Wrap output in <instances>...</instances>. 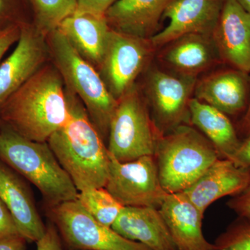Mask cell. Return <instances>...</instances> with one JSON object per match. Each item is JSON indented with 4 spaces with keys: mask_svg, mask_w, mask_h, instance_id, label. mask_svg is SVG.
<instances>
[{
    "mask_svg": "<svg viewBox=\"0 0 250 250\" xmlns=\"http://www.w3.org/2000/svg\"><path fill=\"white\" fill-rule=\"evenodd\" d=\"M70 116L63 80L54 65H44L0 108L1 125L36 142H47Z\"/></svg>",
    "mask_w": 250,
    "mask_h": 250,
    "instance_id": "obj_1",
    "label": "cell"
},
{
    "mask_svg": "<svg viewBox=\"0 0 250 250\" xmlns=\"http://www.w3.org/2000/svg\"><path fill=\"white\" fill-rule=\"evenodd\" d=\"M70 116L47 143L79 192L105 187L110 155L83 104L65 88Z\"/></svg>",
    "mask_w": 250,
    "mask_h": 250,
    "instance_id": "obj_2",
    "label": "cell"
},
{
    "mask_svg": "<svg viewBox=\"0 0 250 250\" xmlns=\"http://www.w3.org/2000/svg\"><path fill=\"white\" fill-rule=\"evenodd\" d=\"M0 161L34 184L52 208L78 198L80 192L47 142L31 141L1 125Z\"/></svg>",
    "mask_w": 250,
    "mask_h": 250,
    "instance_id": "obj_3",
    "label": "cell"
},
{
    "mask_svg": "<svg viewBox=\"0 0 250 250\" xmlns=\"http://www.w3.org/2000/svg\"><path fill=\"white\" fill-rule=\"evenodd\" d=\"M49 54L65 88L76 95L103 139L118 104L96 68L85 60L57 29L47 36Z\"/></svg>",
    "mask_w": 250,
    "mask_h": 250,
    "instance_id": "obj_4",
    "label": "cell"
},
{
    "mask_svg": "<svg viewBox=\"0 0 250 250\" xmlns=\"http://www.w3.org/2000/svg\"><path fill=\"white\" fill-rule=\"evenodd\" d=\"M154 157L161 185L168 194L184 191L220 158L213 144L190 125L162 135Z\"/></svg>",
    "mask_w": 250,
    "mask_h": 250,
    "instance_id": "obj_5",
    "label": "cell"
},
{
    "mask_svg": "<svg viewBox=\"0 0 250 250\" xmlns=\"http://www.w3.org/2000/svg\"><path fill=\"white\" fill-rule=\"evenodd\" d=\"M161 136L146 98L134 85L118 100L108 131L110 155L121 162L154 156Z\"/></svg>",
    "mask_w": 250,
    "mask_h": 250,
    "instance_id": "obj_6",
    "label": "cell"
},
{
    "mask_svg": "<svg viewBox=\"0 0 250 250\" xmlns=\"http://www.w3.org/2000/svg\"><path fill=\"white\" fill-rule=\"evenodd\" d=\"M198 79L177 75L154 67L145 85L151 116L161 134L190 124L189 104Z\"/></svg>",
    "mask_w": 250,
    "mask_h": 250,
    "instance_id": "obj_7",
    "label": "cell"
},
{
    "mask_svg": "<svg viewBox=\"0 0 250 250\" xmlns=\"http://www.w3.org/2000/svg\"><path fill=\"white\" fill-rule=\"evenodd\" d=\"M110 155V154H109ZM105 188L123 207L159 208L168 193L161 185L154 156L121 162L110 155Z\"/></svg>",
    "mask_w": 250,
    "mask_h": 250,
    "instance_id": "obj_8",
    "label": "cell"
},
{
    "mask_svg": "<svg viewBox=\"0 0 250 250\" xmlns=\"http://www.w3.org/2000/svg\"><path fill=\"white\" fill-rule=\"evenodd\" d=\"M150 39L111 29L98 71L111 95L121 98L135 85L155 50Z\"/></svg>",
    "mask_w": 250,
    "mask_h": 250,
    "instance_id": "obj_9",
    "label": "cell"
},
{
    "mask_svg": "<svg viewBox=\"0 0 250 250\" xmlns=\"http://www.w3.org/2000/svg\"><path fill=\"white\" fill-rule=\"evenodd\" d=\"M52 218L67 246L81 250H151L97 222L78 200L52 208Z\"/></svg>",
    "mask_w": 250,
    "mask_h": 250,
    "instance_id": "obj_10",
    "label": "cell"
},
{
    "mask_svg": "<svg viewBox=\"0 0 250 250\" xmlns=\"http://www.w3.org/2000/svg\"><path fill=\"white\" fill-rule=\"evenodd\" d=\"M16 43L9 57L0 62V108L45 65L50 55L47 36L36 25L22 22Z\"/></svg>",
    "mask_w": 250,
    "mask_h": 250,
    "instance_id": "obj_11",
    "label": "cell"
},
{
    "mask_svg": "<svg viewBox=\"0 0 250 250\" xmlns=\"http://www.w3.org/2000/svg\"><path fill=\"white\" fill-rule=\"evenodd\" d=\"M225 0H174L163 18L168 24L152 36L154 48H161L171 41L188 34L212 35Z\"/></svg>",
    "mask_w": 250,
    "mask_h": 250,
    "instance_id": "obj_12",
    "label": "cell"
},
{
    "mask_svg": "<svg viewBox=\"0 0 250 250\" xmlns=\"http://www.w3.org/2000/svg\"><path fill=\"white\" fill-rule=\"evenodd\" d=\"M212 36L221 62L250 74V14L236 0H225Z\"/></svg>",
    "mask_w": 250,
    "mask_h": 250,
    "instance_id": "obj_13",
    "label": "cell"
},
{
    "mask_svg": "<svg viewBox=\"0 0 250 250\" xmlns=\"http://www.w3.org/2000/svg\"><path fill=\"white\" fill-rule=\"evenodd\" d=\"M193 95L228 117L244 114L250 100V75L231 67L218 70L197 80Z\"/></svg>",
    "mask_w": 250,
    "mask_h": 250,
    "instance_id": "obj_14",
    "label": "cell"
},
{
    "mask_svg": "<svg viewBox=\"0 0 250 250\" xmlns=\"http://www.w3.org/2000/svg\"><path fill=\"white\" fill-rule=\"evenodd\" d=\"M250 182V168L238 167L231 160L219 158L195 183L182 192L205 215L213 202L241 193Z\"/></svg>",
    "mask_w": 250,
    "mask_h": 250,
    "instance_id": "obj_15",
    "label": "cell"
},
{
    "mask_svg": "<svg viewBox=\"0 0 250 250\" xmlns=\"http://www.w3.org/2000/svg\"><path fill=\"white\" fill-rule=\"evenodd\" d=\"M161 62L177 75L197 79L221 62L212 35L188 34L164 46Z\"/></svg>",
    "mask_w": 250,
    "mask_h": 250,
    "instance_id": "obj_16",
    "label": "cell"
},
{
    "mask_svg": "<svg viewBox=\"0 0 250 250\" xmlns=\"http://www.w3.org/2000/svg\"><path fill=\"white\" fill-rule=\"evenodd\" d=\"M0 200L14 218L20 234L27 242H37L47 227L41 220L27 186L9 166L0 161Z\"/></svg>",
    "mask_w": 250,
    "mask_h": 250,
    "instance_id": "obj_17",
    "label": "cell"
},
{
    "mask_svg": "<svg viewBox=\"0 0 250 250\" xmlns=\"http://www.w3.org/2000/svg\"><path fill=\"white\" fill-rule=\"evenodd\" d=\"M159 209L177 250H213L202 231L205 215L182 192L168 194Z\"/></svg>",
    "mask_w": 250,
    "mask_h": 250,
    "instance_id": "obj_18",
    "label": "cell"
},
{
    "mask_svg": "<svg viewBox=\"0 0 250 250\" xmlns=\"http://www.w3.org/2000/svg\"><path fill=\"white\" fill-rule=\"evenodd\" d=\"M111 228L151 250H177L159 208L125 207Z\"/></svg>",
    "mask_w": 250,
    "mask_h": 250,
    "instance_id": "obj_19",
    "label": "cell"
},
{
    "mask_svg": "<svg viewBox=\"0 0 250 250\" xmlns=\"http://www.w3.org/2000/svg\"><path fill=\"white\" fill-rule=\"evenodd\" d=\"M174 0H117L105 14L112 29L143 39L158 32L166 10Z\"/></svg>",
    "mask_w": 250,
    "mask_h": 250,
    "instance_id": "obj_20",
    "label": "cell"
},
{
    "mask_svg": "<svg viewBox=\"0 0 250 250\" xmlns=\"http://www.w3.org/2000/svg\"><path fill=\"white\" fill-rule=\"evenodd\" d=\"M111 29L105 16H95L77 11L65 18L57 30L98 71L103 62Z\"/></svg>",
    "mask_w": 250,
    "mask_h": 250,
    "instance_id": "obj_21",
    "label": "cell"
},
{
    "mask_svg": "<svg viewBox=\"0 0 250 250\" xmlns=\"http://www.w3.org/2000/svg\"><path fill=\"white\" fill-rule=\"evenodd\" d=\"M190 124L214 146L220 159H230L241 146L242 140L229 117L218 109L192 98L189 104Z\"/></svg>",
    "mask_w": 250,
    "mask_h": 250,
    "instance_id": "obj_22",
    "label": "cell"
},
{
    "mask_svg": "<svg viewBox=\"0 0 250 250\" xmlns=\"http://www.w3.org/2000/svg\"><path fill=\"white\" fill-rule=\"evenodd\" d=\"M77 200L97 222L109 228L124 208L104 187L82 190Z\"/></svg>",
    "mask_w": 250,
    "mask_h": 250,
    "instance_id": "obj_23",
    "label": "cell"
},
{
    "mask_svg": "<svg viewBox=\"0 0 250 250\" xmlns=\"http://www.w3.org/2000/svg\"><path fill=\"white\" fill-rule=\"evenodd\" d=\"M36 27L47 36L77 10V0H33Z\"/></svg>",
    "mask_w": 250,
    "mask_h": 250,
    "instance_id": "obj_24",
    "label": "cell"
},
{
    "mask_svg": "<svg viewBox=\"0 0 250 250\" xmlns=\"http://www.w3.org/2000/svg\"><path fill=\"white\" fill-rule=\"evenodd\" d=\"M213 250H250V220L238 217L219 235Z\"/></svg>",
    "mask_w": 250,
    "mask_h": 250,
    "instance_id": "obj_25",
    "label": "cell"
},
{
    "mask_svg": "<svg viewBox=\"0 0 250 250\" xmlns=\"http://www.w3.org/2000/svg\"><path fill=\"white\" fill-rule=\"evenodd\" d=\"M227 205L239 218L250 220V182L243 191L231 197Z\"/></svg>",
    "mask_w": 250,
    "mask_h": 250,
    "instance_id": "obj_26",
    "label": "cell"
},
{
    "mask_svg": "<svg viewBox=\"0 0 250 250\" xmlns=\"http://www.w3.org/2000/svg\"><path fill=\"white\" fill-rule=\"evenodd\" d=\"M21 236L11 213L0 200V240Z\"/></svg>",
    "mask_w": 250,
    "mask_h": 250,
    "instance_id": "obj_27",
    "label": "cell"
},
{
    "mask_svg": "<svg viewBox=\"0 0 250 250\" xmlns=\"http://www.w3.org/2000/svg\"><path fill=\"white\" fill-rule=\"evenodd\" d=\"M117 0H77V11L105 16L107 10Z\"/></svg>",
    "mask_w": 250,
    "mask_h": 250,
    "instance_id": "obj_28",
    "label": "cell"
},
{
    "mask_svg": "<svg viewBox=\"0 0 250 250\" xmlns=\"http://www.w3.org/2000/svg\"><path fill=\"white\" fill-rule=\"evenodd\" d=\"M21 24H12L0 29V62L10 47L18 42L21 35Z\"/></svg>",
    "mask_w": 250,
    "mask_h": 250,
    "instance_id": "obj_29",
    "label": "cell"
},
{
    "mask_svg": "<svg viewBox=\"0 0 250 250\" xmlns=\"http://www.w3.org/2000/svg\"><path fill=\"white\" fill-rule=\"evenodd\" d=\"M37 250H66L62 246L58 230L54 225H49L44 236L36 242Z\"/></svg>",
    "mask_w": 250,
    "mask_h": 250,
    "instance_id": "obj_30",
    "label": "cell"
},
{
    "mask_svg": "<svg viewBox=\"0 0 250 250\" xmlns=\"http://www.w3.org/2000/svg\"><path fill=\"white\" fill-rule=\"evenodd\" d=\"M230 160L238 167L250 168V136L242 140L241 146Z\"/></svg>",
    "mask_w": 250,
    "mask_h": 250,
    "instance_id": "obj_31",
    "label": "cell"
},
{
    "mask_svg": "<svg viewBox=\"0 0 250 250\" xmlns=\"http://www.w3.org/2000/svg\"><path fill=\"white\" fill-rule=\"evenodd\" d=\"M14 0H0V29L18 24L14 21Z\"/></svg>",
    "mask_w": 250,
    "mask_h": 250,
    "instance_id": "obj_32",
    "label": "cell"
},
{
    "mask_svg": "<svg viewBox=\"0 0 250 250\" xmlns=\"http://www.w3.org/2000/svg\"><path fill=\"white\" fill-rule=\"evenodd\" d=\"M26 242L21 236L0 240V250H26Z\"/></svg>",
    "mask_w": 250,
    "mask_h": 250,
    "instance_id": "obj_33",
    "label": "cell"
},
{
    "mask_svg": "<svg viewBox=\"0 0 250 250\" xmlns=\"http://www.w3.org/2000/svg\"><path fill=\"white\" fill-rule=\"evenodd\" d=\"M249 75L250 81V72ZM236 131L239 137L240 136H241L242 137H243V139H246L250 136V100L246 111L245 112L241 121L238 123Z\"/></svg>",
    "mask_w": 250,
    "mask_h": 250,
    "instance_id": "obj_34",
    "label": "cell"
},
{
    "mask_svg": "<svg viewBox=\"0 0 250 250\" xmlns=\"http://www.w3.org/2000/svg\"><path fill=\"white\" fill-rule=\"evenodd\" d=\"M236 1L250 14V0H236Z\"/></svg>",
    "mask_w": 250,
    "mask_h": 250,
    "instance_id": "obj_35",
    "label": "cell"
}]
</instances>
